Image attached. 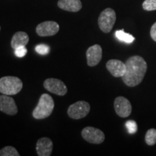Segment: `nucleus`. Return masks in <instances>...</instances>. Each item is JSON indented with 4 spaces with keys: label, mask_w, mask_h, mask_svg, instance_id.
Masks as SVG:
<instances>
[{
    "label": "nucleus",
    "mask_w": 156,
    "mask_h": 156,
    "mask_svg": "<svg viewBox=\"0 0 156 156\" xmlns=\"http://www.w3.org/2000/svg\"><path fill=\"white\" fill-rule=\"evenodd\" d=\"M114 109L119 116L126 118L131 114L132 107L131 103L127 98L123 96H119L114 100Z\"/></svg>",
    "instance_id": "nucleus-8"
},
{
    "label": "nucleus",
    "mask_w": 156,
    "mask_h": 156,
    "mask_svg": "<svg viewBox=\"0 0 156 156\" xmlns=\"http://www.w3.org/2000/svg\"><path fill=\"white\" fill-rule=\"evenodd\" d=\"M44 87L46 90L59 96H64L67 93V87L61 80L56 78H48L44 83Z\"/></svg>",
    "instance_id": "nucleus-7"
},
{
    "label": "nucleus",
    "mask_w": 156,
    "mask_h": 156,
    "mask_svg": "<svg viewBox=\"0 0 156 156\" xmlns=\"http://www.w3.org/2000/svg\"><path fill=\"white\" fill-rule=\"evenodd\" d=\"M90 111V106L86 101H79L70 105L67 109V114L73 119H81L85 118Z\"/></svg>",
    "instance_id": "nucleus-5"
},
{
    "label": "nucleus",
    "mask_w": 156,
    "mask_h": 156,
    "mask_svg": "<svg viewBox=\"0 0 156 156\" xmlns=\"http://www.w3.org/2000/svg\"><path fill=\"white\" fill-rule=\"evenodd\" d=\"M106 68L115 77H122L126 72V64L118 59H110L107 62Z\"/></svg>",
    "instance_id": "nucleus-12"
},
{
    "label": "nucleus",
    "mask_w": 156,
    "mask_h": 156,
    "mask_svg": "<svg viewBox=\"0 0 156 156\" xmlns=\"http://www.w3.org/2000/svg\"><path fill=\"white\" fill-rule=\"evenodd\" d=\"M36 34L41 37L52 36L56 35L59 30V25L54 21H45L36 27Z\"/></svg>",
    "instance_id": "nucleus-9"
},
{
    "label": "nucleus",
    "mask_w": 156,
    "mask_h": 156,
    "mask_svg": "<svg viewBox=\"0 0 156 156\" xmlns=\"http://www.w3.org/2000/svg\"><path fill=\"white\" fill-rule=\"evenodd\" d=\"M126 72L122 77L129 87H135L142 83L147 69L145 60L140 56H131L126 60Z\"/></svg>",
    "instance_id": "nucleus-1"
},
{
    "label": "nucleus",
    "mask_w": 156,
    "mask_h": 156,
    "mask_svg": "<svg viewBox=\"0 0 156 156\" xmlns=\"http://www.w3.org/2000/svg\"><path fill=\"white\" fill-rule=\"evenodd\" d=\"M23 82L17 77L5 76L0 78V93L7 95H14L23 89Z\"/></svg>",
    "instance_id": "nucleus-3"
},
{
    "label": "nucleus",
    "mask_w": 156,
    "mask_h": 156,
    "mask_svg": "<svg viewBox=\"0 0 156 156\" xmlns=\"http://www.w3.org/2000/svg\"><path fill=\"white\" fill-rule=\"evenodd\" d=\"M81 135L85 141L95 145L101 144L105 140L104 133L99 129L92 126H87L84 128L82 130Z\"/></svg>",
    "instance_id": "nucleus-6"
},
{
    "label": "nucleus",
    "mask_w": 156,
    "mask_h": 156,
    "mask_svg": "<svg viewBox=\"0 0 156 156\" xmlns=\"http://www.w3.org/2000/svg\"><path fill=\"white\" fill-rule=\"evenodd\" d=\"M116 12L112 8H106L100 14L98 17L99 28L102 32L108 34L112 30L114 25L116 23Z\"/></svg>",
    "instance_id": "nucleus-4"
},
{
    "label": "nucleus",
    "mask_w": 156,
    "mask_h": 156,
    "mask_svg": "<svg viewBox=\"0 0 156 156\" xmlns=\"http://www.w3.org/2000/svg\"><path fill=\"white\" fill-rule=\"evenodd\" d=\"M54 106L55 103L53 98L47 93H44L41 95L38 104L33 111V117L36 119L48 118L53 112Z\"/></svg>",
    "instance_id": "nucleus-2"
},
{
    "label": "nucleus",
    "mask_w": 156,
    "mask_h": 156,
    "mask_svg": "<svg viewBox=\"0 0 156 156\" xmlns=\"http://www.w3.org/2000/svg\"><path fill=\"white\" fill-rule=\"evenodd\" d=\"M145 142L147 145L153 146L156 144V129H150L147 130L145 134Z\"/></svg>",
    "instance_id": "nucleus-17"
},
{
    "label": "nucleus",
    "mask_w": 156,
    "mask_h": 156,
    "mask_svg": "<svg viewBox=\"0 0 156 156\" xmlns=\"http://www.w3.org/2000/svg\"><path fill=\"white\" fill-rule=\"evenodd\" d=\"M142 7L146 11L156 10V0H145L142 3Z\"/></svg>",
    "instance_id": "nucleus-19"
},
{
    "label": "nucleus",
    "mask_w": 156,
    "mask_h": 156,
    "mask_svg": "<svg viewBox=\"0 0 156 156\" xmlns=\"http://www.w3.org/2000/svg\"><path fill=\"white\" fill-rule=\"evenodd\" d=\"M18 151L12 146H6L0 150V156H20Z\"/></svg>",
    "instance_id": "nucleus-18"
},
{
    "label": "nucleus",
    "mask_w": 156,
    "mask_h": 156,
    "mask_svg": "<svg viewBox=\"0 0 156 156\" xmlns=\"http://www.w3.org/2000/svg\"><path fill=\"white\" fill-rule=\"evenodd\" d=\"M0 30H1V26H0Z\"/></svg>",
    "instance_id": "nucleus-24"
},
{
    "label": "nucleus",
    "mask_w": 156,
    "mask_h": 156,
    "mask_svg": "<svg viewBox=\"0 0 156 156\" xmlns=\"http://www.w3.org/2000/svg\"><path fill=\"white\" fill-rule=\"evenodd\" d=\"M0 111L9 116H14L17 114L18 109L12 98L2 94L0 95Z\"/></svg>",
    "instance_id": "nucleus-10"
},
{
    "label": "nucleus",
    "mask_w": 156,
    "mask_h": 156,
    "mask_svg": "<svg viewBox=\"0 0 156 156\" xmlns=\"http://www.w3.org/2000/svg\"><path fill=\"white\" fill-rule=\"evenodd\" d=\"M29 42V36L25 32L18 31L13 35L11 40V46L13 49L19 46H25Z\"/></svg>",
    "instance_id": "nucleus-15"
},
{
    "label": "nucleus",
    "mask_w": 156,
    "mask_h": 156,
    "mask_svg": "<svg viewBox=\"0 0 156 156\" xmlns=\"http://www.w3.org/2000/svg\"><path fill=\"white\" fill-rule=\"evenodd\" d=\"M57 5L60 9L72 12L80 11L83 7L80 0H58Z\"/></svg>",
    "instance_id": "nucleus-14"
},
{
    "label": "nucleus",
    "mask_w": 156,
    "mask_h": 156,
    "mask_svg": "<svg viewBox=\"0 0 156 156\" xmlns=\"http://www.w3.org/2000/svg\"><path fill=\"white\" fill-rule=\"evenodd\" d=\"M103 51L100 45L95 44L87 48L86 51L87 64L89 67H95L100 63Z\"/></svg>",
    "instance_id": "nucleus-11"
},
{
    "label": "nucleus",
    "mask_w": 156,
    "mask_h": 156,
    "mask_svg": "<svg viewBox=\"0 0 156 156\" xmlns=\"http://www.w3.org/2000/svg\"><path fill=\"white\" fill-rule=\"evenodd\" d=\"M53 142L48 137L40 138L36 143V153L38 156H50L53 151Z\"/></svg>",
    "instance_id": "nucleus-13"
},
{
    "label": "nucleus",
    "mask_w": 156,
    "mask_h": 156,
    "mask_svg": "<svg viewBox=\"0 0 156 156\" xmlns=\"http://www.w3.org/2000/svg\"><path fill=\"white\" fill-rule=\"evenodd\" d=\"M151 36L153 41L156 42V22L153 25L151 29Z\"/></svg>",
    "instance_id": "nucleus-23"
},
{
    "label": "nucleus",
    "mask_w": 156,
    "mask_h": 156,
    "mask_svg": "<svg viewBox=\"0 0 156 156\" xmlns=\"http://www.w3.org/2000/svg\"><path fill=\"white\" fill-rule=\"evenodd\" d=\"M28 53V50L25 48V46H19L15 49V54L17 57H24Z\"/></svg>",
    "instance_id": "nucleus-22"
},
{
    "label": "nucleus",
    "mask_w": 156,
    "mask_h": 156,
    "mask_svg": "<svg viewBox=\"0 0 156 156\" xmlns=\"http://www.w3.org/2000/svg\"><path fill=\"white\" fill-rule=\"evenodd\" d=\"M115 36L121 41L126 43V44H131L135 39L133 36H132L131 34H126L124 32V30H116L115 33Z\"/></svg>",
    "instance_id": "nucleus-16"
},
{
    "label": "nucleus",
    "mask_w": 156,
    "mask_h": 156,
    "mask_svg": "<svg viewBox=\"0 0 156 156\" xmlns=\"http://www.w3.org/2000/svg\"><path fill=\"white\" fill-rule=\"evenodd\" d=\"M126 126L129 134H134L137 130V125L134 121L129 120L126 122Z\"/></svg>",
    "instance_id": "nucleus-21"
},
{
    "label": "nucleus",
    "mask_w": 156,
    "mask_h": 156,
    "mask_svg": "<svg viewBox=\"0 0 156 156\" xmlns=\"http://www.w3.org/2000/svg\"><path fill=\"white\" fill-rule=\"evenodd\" d=\"M37 53L41 55H46L50 52V47L46 44H39L37 45L35 48Z\"/></svg>",
    "instance_id": "nucleus-20"
}]
</instances>
